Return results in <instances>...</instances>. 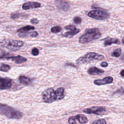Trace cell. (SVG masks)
I'll list each match as a JSON object with an SVG mask.
<instances>
[{
	"label": "cell",
	"mask_w": 124,
	"mask_h": 124,
	"mask_svg": "<svg viewBox=\"0 0 124 124\" xmlns=\"http://www.w3.org/2000/svg\"><path fill=\"white\" fill-rule=\"evenodd\" d=\"M124 70H122V71L121 72V73H120V74H121V76L122 77H124Z\"/></svg>",
	"instance_id": "cell-32"
},
{
	"label": "cell",
	"mask_w": 124,
	"mask_h": 124,
	"mask_svg": "<svg viewBox=\"0 0 124 124\" xmlns=\"http://www.w3.org/2000/svg\"><path fill=\"white\" fill-rule=\"evenodd\" d=\"M31 22L32 24H37L39 23V21L36 18H32L31 20Z\"/></svg>",
	"instance_id": "cell-30"
},
{
	"label": "cell",
	"mask_w": 124,
	"mask_h": 124,
	"mask_svg": "<svg viewBox=\"0 0 124 124\" xmlns=\"http://www.w3.org/2000/svg\"><path fill=\"white\" fill-rule=\"evenodd\" d=\"M20 14L19 13H12L11 15V17L12 18L14 19H16V18H19Z\"/></svg>",
	"instance_id": "cell-28"
},
{
	"label": "cell",
	"mask_w": 124,
	"mask_h": 124,
	"mask_svg": "<svg viewBox=\"0 0 124 124\" xmlns=\"http://www.w3.org/2000/svg\"><path fill=\"white\" fill-rule=\"evenodd\" d=\"M80 31V30L78 29H75L72 30H70L69 31L66 32L63 34L62 35L64 37H67V38H72L73 36H74L75 35L77 34Z\"/></svg>",
	"instance_id": "cell-16"
},
{
	"label": "cell",
	"mask_w": 124,
	"mask_h": 124,
	"mask_svg": "<svg viewBox=\"0 0 124 124\" xmlns=\"http://www.w3.org/2000/svg\"><path fill=\"white\" fill-rule=\"evenodd\" d=\"M6 59L7 60H11L14 61L16 63L20 64L23 62H24L27 61V59L25 57H23L21 56H12V57H7Z\"/></svg>",
	"instance_id": "cell-13"
},
{
	"label": "cell",
	"mask_w": 124,
	"mask_h": 124,
	"mask_svg": "<svg viewBox=\"0 0 124 124\" xmlns=\"http://www.w3.org/2000/svg\"><path fill=\"white\" fill-rule=\"evenodd\" d=\"M34 29H35V28L33 26H32L31 25H27L25 27H24L19 29L18 30H17V31L20 32H24L29 31L30 30H33Z\"/></svg>",
	"instance_id": "cell-19"
},
{
	"label": "cell",
	"mask_w": 124,
	"mask_h": 124,
	"mask_svg": "<svg viewBox=\"0 0 124 124\" xmlns=\"http://www.w3.org/2000/svg\"><path fill=\"white\" fill-rule=\"evenodd\" d=\"M122 43H123V44H124V38H123V39H122Z\"/></svg>",
	"instance_id": "cell-33"
},
{
	"label": "cell",
	"mask_w": 124,
	"mask_h": 124,
	"mask_svg": "<svg viewBox=\"0 0 124 124\" xmlns=\"http://www.w3.org/2000/svg\"><path fill=\"white\" fill-rule=\"evenodd\" d=\"M100 65L102 66V67H107L108 65V64L107 62H102L100 64Z\"/></svg>",
	"instance_id": "cell-31"
},
{
	"label": "cell",
	"mask_w": 124,
	"mask_h": 124,
	"mask_svg": "<svg viewBox=\"0 0 124 124\" xmlns=\"http://www.w3.org/2000/svg\"><path fill=\"white\" fill-rule=\"evenodd\" d=\"M101 36L99 30L97 28L87 29L85 32L79 38V42L81 44L88 43L93 40L99 38Z\"/></svg>",
	"instance_id": "cell-2"
},
{
	"label": "cell",
	"mask_w": 124,
	"mask_h": 124,
	"mask_svg": "<svg viewBox=\"0 0 124 124\" xmlns=\"http://www.w3.org/2000/svg\"><path fill=\"white\" fill-rule=\"evenodd\" d=\"M81 21H82L81 18L79 16H75L73 19V22L77 24H80L81 22Z\"/></svg>",
	"instance_id": "cell-25"
},
{
	"label": "cell",
	"mask_w": 124,
	"mask_h": 124,
	"mask_svg": "<svg viewBox=\"0 0 124 124\" xmlns=\"http://www.w3.org/2000/svg\"><path fill=\"white\" fill-rule=\"evenodd\" d=\"M88 16L93 18L103 20L108 19L109 17V14L104 10H94L90 11L88 14Z\"/></svg>",
	"instance_id": "cell-6"
},
{
	"label": "cell",
	"mask_w": 124,
	"mask_h": 124,
	"mask_svg": "<svg viewBox=\"0 0 124 124\" xmlns=\"http://www.w3.org/2000/svg\"><path fill=\"white\" fill-rule=\"evenodd\" d=\"M64 28L66 29V30H74L76 28V26L73 25H68L66 26H65L64 27Z\"/></svg>",
	"instance_id": "cell-29"
},
{
	"label": "cell",
	"mask_w": 124,
	"mask_h": 124,
	"mask_svg": "<svg viewBox=\"0 0 124 124\" xmlns=\"http://www.w3.org/2000/svg\"><path fill=\"white\" fill-rule=\"evenodd\" d=\"M68 123L70 124H76L77 120L75 118V116H71L68 119Z\"/></svg>",
	"instance_id": "cell-24"
},
{
	"label": "cell",
	"mask_w": 124,
	"mask_h": 124,
	"mask_svg": "<svg viewBox=\"0 0 124 124\" xmlns=\"http://www.w3.org/2000/svg\"><path fill=\"white\" fill-rule=\"evenodd\" d=\"M62 31V28L59 26L53 27L51 28V31L53 33H58Z\"/></svg>",
	"instance_id": "cell-22"
},
{
	"label": "cell",
	"mask_w": 124,
	"mask_h": 124,
	"mask_svg": "<svg viewBox=\"0 0 124 124\" xmlns=\"http://www.w3.org/2000/svg\"></svg>",
	"instance_id": "cell-34"
},
{
	"label": "cell",
	"mask_w": 124,
	"mask_h": 124,
	"mask_svg": "<svg viewBox=\"0 0 124 124\" xmlns=\"http://www.w3.org/2000/svg\"><path fill=\"white\" fill-rule=\"evenodd\" d=\"M24 45V43L19 40H8L0 43V46L11 50H16Z\"/></svg>",
	"instance_id": "cell-5"
},
{
	"label": "cell",
	"mask_w": 124,
	"mask_h": 124,
	"mask_svg": "<svg viewBox=\"0 0 124 124\" xmlns=\"http://www.w3.org/2000/svg\"><path fill=\"white\" fill-rule=\"evenodd\" d=\"M41 6V3L38 2L29 1L24 3L22 5V9L24 10H29L31 9L37 8Z\"/></svg>",
	"instance_id": "cell-10"
},
{
	"label": "cell",
	"mask_w": 124,
	"mask_h": 124,
	"mask_svg": "<svg viewBox=\"0 0 124 124\" xmlns=\"http://www.w3.org/2000/svg\"><path fill=\"white\" fill-rule=\"evenodd\" d=\"M31 54L33 56H37L39 54L38 49L36 47L33 48L31 50Z\"/></svg>",
	"instance_id": "cell-27"
},
{
	"label": "cell",
	"mask_w": 124,
	"mask_h": 124,
	"mask_svg": "<svg viewBox=\"0 0 124 124\" xmlns=\"http://www.w3.org/2000/svg\"><path fill=\"white\" fill-rule=\"evenodd\" d=\"M122 53V49L121 48H117L115 50H114L112 53H111V56L115 57H119L121 56Z\"/></svg>",
	"instance_id": "cell-20"
},
{
	"label": "cell",
	"mask_w": 124,
	"mask_h": 124,
	"mask_svg": "<svg viewBox=\"0 0 124 124\" xmlns=\"http://www.w3.org/2000/svg\"><path fill=\"white\" fill-rule=\"evenodd\" d=\"M12 85V80L8 78L0 77V90L9 89Z\"/></svg>",
	"instance_id": "cell-9"
},
{
	"label": "cell",
	"mask_w": 124,
	"mask_h": 124,
	"mask_svg": "<svg viewBox=\"0 0 124 124\" xmlns=\"http://www.w3.org/2000/svg\"><path fill=\"white\" fill-rule=\"evenodd\" d=\"M65 96L64 89L59 88L56 90L53 88H48L42 93V99L45 103H50L56 100H59L64 98Z\"/></svg>",
	"instance_id": "cell-1"
},
{
	"label": "cell",
	"mask_w": 124,
	"mask_h": 124,
	"mask_svg": "<svg viewBox=\"0 0 124 124\" xmlns=\"http://www.w3.org/2000/svg\"><path fill=\"white\" fill-rule=\"evenodd\" d=\"M10 69V66L9 65L2 63L0 66V71H1L7 72Z\"/></svg>",
	"instance_id": "cell-21"
},
{
	"label": "cell",
	"mask_w": 124,
	"mask_h": 124,
	"mask_svg": "<svg viewBox=\"0 0 124 124\" xmlns=\"http://www.w3.org/2000/svg\"><path fill=\"white\" fill-rule=\"evenodd\" d=\"M0 113L12 119H20L22 117L20 112L6 104L1 103H0Z\"/></svg>",
	"instance_id": "cell-3"
},
{
	"label": "cell",
	"mask_w": 124,
	"mask_h": 124,
	"mask_svg": "<svg viewBox=\"0 0 124 124\" xmlns=\"http://www.w3.org/2000/svg\"><path fill=\"white\" fill-rule=\"evenodd\" d=\"M19 82L25 85H30L31 84V80L30 78L24 76H21L19 77Z\"/></svg>",
	"instance_id": "cell-18"
},
{
	"label": "cell",
	"mask_w": 124,
	"mask_h": 124,
	"mask_svg": "<svg viewBox=\"0 0 124 124\" xmlns=\"http://www.w3.org/2000/svg\"><path fill=\"white\" fill-rule=\"evenodd\" d=\"M113 78L110 76L106 77L102 79H96L94 81V84L97 85H102L111 83L113 82Z\"/></svg>",
	"instance_id": "cell-11"
},
{
	"label": "cell",
	"mask_w": 124,
	"mask_h": 124,
	"mask_svg": "<svg viewBox=\"0 0 124 124\" xmlns=\"http://www.w3.org/2000/svg\"><path fill=\"white\" fill-rule=\"evenodd\" d=\"M120 44V42L118 39L116 38H112L110 37H108L104 40V45L105 46H110L112 44Z\"/></svg>",
	"instance_id": "cell-14"
},
{
	"label": "cell",
	"mask_w": 124,
	"mask_h": 124,
	"mask_svg": "<svg viewBox=\"0 0 124 124\" xmlns=\"http://www.w3.org/2000/svg\"><path fill=\"white\" fill-rule=\"evenodd\" d=\"M75 118L78 121V122L81 124H85L88 123V120L87 118L84 115L81 114H79L75 116Z\"/></svg>",
	"instance_id": "cell-17"
},
{
	"label": "cell",
	"mask_w": 124,
	"mask_h": 124,
	"mask_svg": "<svg viewBox=\"0 0 124 124\" xmlns=\"http://www.w3.org/2000/svg\"><path fill=\"white\" fill-rule=\"evenodd\" d=\"M87 72L91 75H98L103 73L104 71L95 66H92L88 69Z\"/></svg>",
	"instance_id": "cell-12"
},
{
	"label": "cell",
	"mask_w": 124,
	"mask_h": 124,
	"mask_svg": "<svg viewBox=\"0 0 124 124\" xmlns=\"http://www.w3.org/2000/svg\"><path fill=\"white\" fill-rule=\"evenodd\" d=\"M104 58L102 55L99 54L95 52H88L83 56L79 57L76 61V62L78 64L88 63L94 60H101Z\"/></svg>",
	"instance_id": "cell-4"
},
{
	"label": "cell",
	"mask_w": 124,
	"mask_h": 124,
	"mask_svg": "<svg viewBox=\"0 0 124 124\" xmlns=\"http://www.w3.org/2000/svg\"><path fill=\"white\" fill-rule=\"evenodd\" d=\"M106 109L104 107L102 106H95L90 108H85L83 110L84 113L87 114H95L96 115H101L102 113L105 112Z\"/></svg>",
	"instance_id": "cell-7"
},
{
	"label": "cell",
	"mask_w": 124,
	"mask_h": 124,
	"mask_svg": "<svg viewBox=\"0 0 124 124\" xmlns=\"http://www.w3.org/2000/svg\"><path fill=\"white\" fill-rule=\"evenodd\" d=\"M55 4L58 9L64 11L68 10L70 7L69 2L64 0H56Z\"/></svg>",
	"instance_id": "cell-8"
},
{
	"label": "cell",
	"mask_w": 124,
	"mask_h": 124,
	"mask_svg": "<svg viewBox=\"0 0 124 124\" xmlns=\"http://www.w3.org/2000/svg\"><path fill=\"white\" fill-rule=\"evenodd\" d=\"M7 55V54L4 51L2 50H0V60L2 58H6Z\"/></svg>",
	"instance_id": "cell-26"
},
{
	"label": "cell",
	"mask_w": 124,
	"mask_h": 124,
	"mask_svg": "<svg viewBox=\"0 0 124 124\" xmlns=\"http://www.w3.org/2000/svg\"><path fill=\"white\" fill-rule=\"evenodd\" d=\"M38 33L37 31H32V32H20L19 33L18 36L20 37H35L37 36Z\"/></svg>",
	"instance_id": "cell-15"
},
{
	"label": "cell",
	"mask_w": 124,
	"mask_h": 124,
	"mask_svg": "<svg viewBox=\"0 0 124 124\" xmlns=\"http://www.w3.org/2000/svg\"><path fill=\"white\" fill-rule=\"evenodd\" d=\"M92 124H107V122L105 119H101L95 120Z\"/></svg>",
	"instance_id": "cell-23"
}]
</instances>
